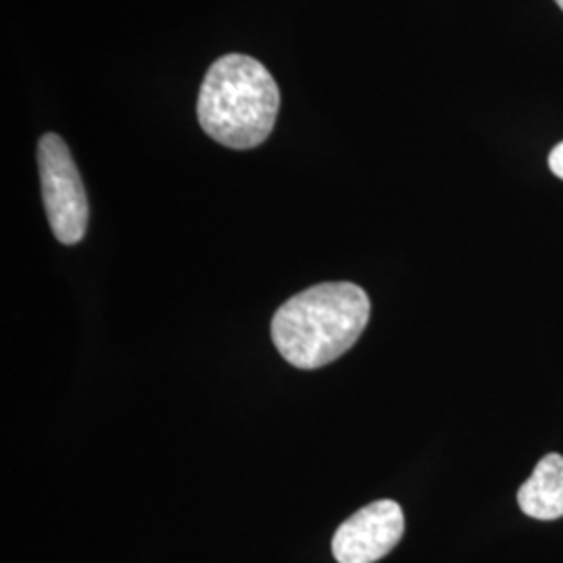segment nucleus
Segmentation results:
<instances>
[{"mask_svg":"<svg viewBox=\"0 0 563 563\" xmlns=\"http://www.w3.org/2000/svg\"><path fill=\"white\" fill-rule=\"evenodd\" d=\"M369 309V299L357 284H318L282 305L272 320V339L286 362L299 369H318L360 341Z\"/></svg>","mask_w":563,"mask_h":563,"instance_id":"nucleus-1","label":"nucleus"},{"mask_svg":"<svg viewBox=\"0 0 563 563\" xmlns=\"http://www.w3.org/2000/svg\"><path fill=\"white\" fill-rule=\"evenodd\" d=\"M280 111V88L265 65L249 55L216 60L199 92L202 132L234 151L255 148L272 134Z\"/></svg>","mask_w":563,"mask_h":563,"instance_id":"nucleus-2","label":"nucleus"},{"mask_svg":"<svg viewBox=\"0 0 563 563\" xmlns=\"http://www.w3.org/2000/svg\"><path fill=\"white\" fill-rule=\"evenodd\" d=\"M42 197L51 230L63 244H76L88 228V197L80 172L65 141L57 134H44L38 142Z\"/></svg>","mask_w":563,"mask_h":563,"instance_id":"nucleus-3","label":"nucleus"},{"mask_svg":"<svg viewBox=\"0 0 563 563\" xmlns=\"http://www.w3.org/2000/svg\"><path fill=\"white\" fill-rule=\"evenodd\" d=\"M405 532L401 505L383 499L365 505L342 522L332 539L339 563H374L388 555Z\"/></svg>","mask_w":563,"mask_h":563,"instance_id":"nucleus-4","label":"nucleus"},{"mask_svg":"<svg viewBox=\"0 0 563 563\" xmlns=\"http://www.w3.org/2000/svg\"><path fill=\"white\" fill-rule=\"evenodd\" d=\"M518 505L532 520L553 522L563 518V457L549 453L537 463L532 476L518 490Z\"/></svg>","mask_w":563,"mask_h":563,"instance_id":"nucleus-5","label":"nucleus"},{"mask_svg":"<svg viewBox=\"0 0 563 563\" xmlns=\"http://www.w3.org/2000/svg\"><path fill=\"white\" fill-rule=\"evenodd\" d=\"M549 169H551L558 178H562L563 180V142H560V144L551 151V155H549Z\"/></svg>","mask_w":563,"mask_h":563,"instance_id":"nucleus-6","label":"nucleus"},{"mask_svg":"<svg viewBox=\"0 0 563 563\" xmlns=\"http://www.w3.org/2000/svg\"><path fill=\"white\" fill-rule=\"evenodd\" d=\"M555 2H558V7L563 11V0H555Z\"/></svg>","mask_w":563,"mask_h":563,"instance_id":"nucleus-7","label":"nucleus"}]
</instances>
